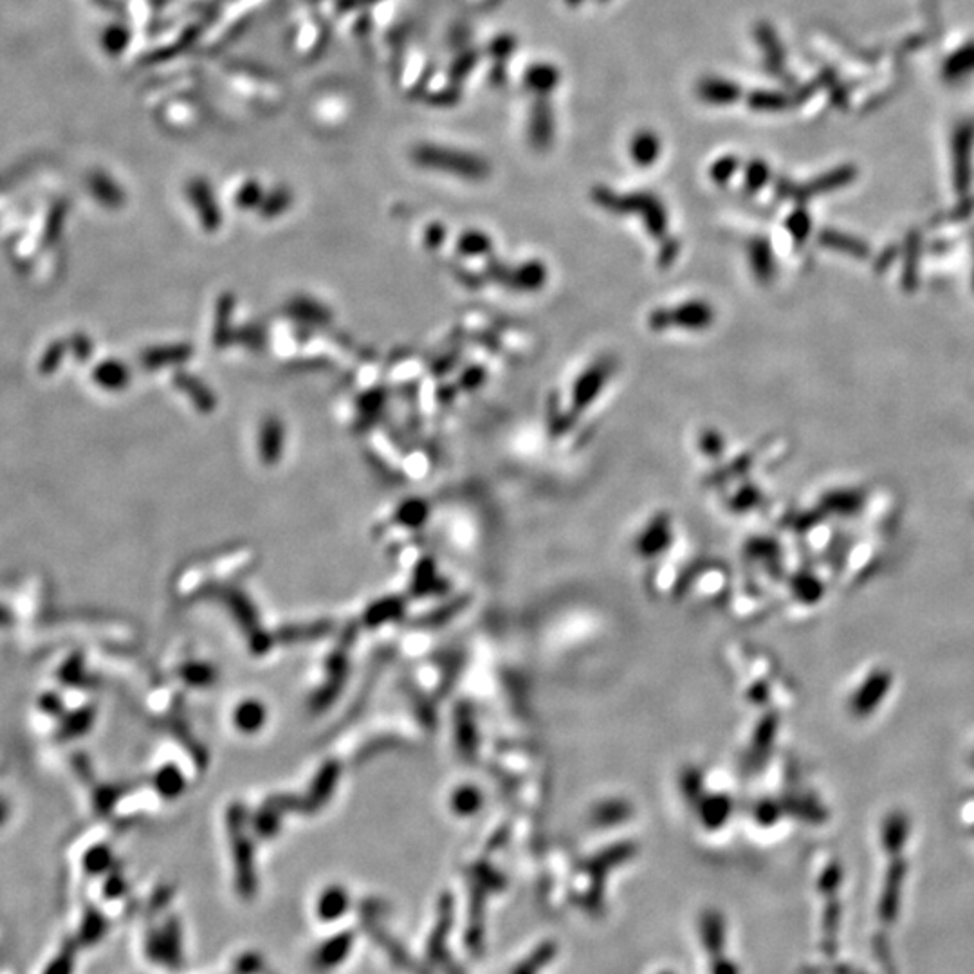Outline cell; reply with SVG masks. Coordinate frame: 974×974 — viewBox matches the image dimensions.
<instances>
[{"label": "cell", "instance_id": "cell-16", "mask_svg": "<svg viewBox=\"0 0 974 974\" xmlns=\"http://www.w3.org/2000/svg\"><path fill=\"white\" fill-rule=\"evenodd\" d=\"M175 385L195 403V407L202 412H212L215 408V398L213 394L195 378L188 374H177Z\"/></svg>", "mask_w": 974, "mask_h": 974}, {"label": "cell", "instance_id": "cell-24", "mask_svg": "<svg viewBox=\"0 0 974 974\" xmlns=\"http://www.w3.org/2000/svg\"><path fill=\"white\" fill-rule=\"evenodd\" d=\"M266 193L262 192V186L259 181H246L235 193V204L242 210H251V208H261L262 201H264Z\"/></svg>", "mask_w": 974, "mask_h": 974}, {"label": "cell", "instance_id": "cell-8", "mask_svg": "<svg viewBox=\"0 0 974 974\" xmlns=\"http://www.w3.org/2000/svg\"><path fill=\"white\" fill-rule=\"evenodd\" d=\"M529 141L531 146L538 152L549 150L555 141V113L551 103L544 96H538V100L531 107Z\"/></svg>", "mask_w": 974, "mask_h": 974}, {"label": "cell", "instance_id": "cell-23", "mask_svg": "<svg viewBox=\"0 0 974 974\" xmlns=\"http://www.w3.org/2000/svg\"><path fill=\"white\" fill-rule=\"evenodd\" d=\"M769 175H771V172H769V166H767L765 161H762V159L749 161L745 164V181H743L745 190L751 192V193L760 192L767 184Z\"/></svg>", "mask_w": 974, "mask_h": 974}, {"label": "cell", "instance_id": "cell-11", "mask_svg": "<svg viewBox=\"0 0 974 974\" xmlns=\"http://www.w3.org/2000/svg\"><path fill=\"white\" fill-rule=\"evenodd\" d=\"M285 444V428L279 418H268L262 422L259 435V451L264 464L273 466L283 455Z\"/></svg>", "mask_w": 974, "mask_h": 974}, {"label": "cell", "instance_id": "cell-26", "mask_svg": "<svg viewBox=\"0 0 974 974\" xmlns=\"http://www.w3.org/2000/svg\"><path fill=\"white\" fill-rule=\"evenodd\" d=\"M754 34H756V40L760 42V45H762V49L765 53V60L774 65L780 60V45H778V42L774 38V33L771 31L769 25L758 24L756 29H754Z\"/></svg>", "mask_w": 974, "mask_h": 974}, {"label": "cell", "instance_id": "cell-32", "mask_svg": "<svg viewBox=\"0 0 974 974\" xmlns=\"http://www.w3.org/2000/svg\"><path fill=\"white\" fill-rule=\"evenodd\" d=\"M484 379H486V370H482L480 367H471L460 376V385L466 390H475L484 383Z\"/></svg>", "mask_w": 974, "mask_h": 974}, {"label": "cell", "instance_id": "cell-31", "mask_svg": "<svg viewBox=\"0 0 974 974\" xmlns=\"http://www.w3.org/2000/svg\"><path fill=\"white\" fill-rule=\"evenodd\" d=\"M679 248H681V246H679V242H677L675 239H668V241H664V244L661 246V251H659V255H657V264H659V268H668V266H672L674 261H675V257H677V253H679Z\"/></svg>", "mask_w": 974, "mask_h": 974}, {"label": "cell", "instance_id": "cell-12", "mask_svg": "<svg viewBox=\"0 0 974 974\" xmlns=\"http://www.w3.org/2000/svg\"><path fill=\"white\" fill-rule=\"evenodd\" d=\"M663 152V141L659 134L650 129H643L634 134L630 141V157L641 168H650L655 164Z\"/></svg>", "mask_w": 974, "mask_h": 974}, {"label": "cell", "instance_id": "cell-6", "mask_svg": "<svg viewBox=\"0 0 974 974\" xmlns=\"http://www.w3.org/2000/svg\"><path fill=\"white\" fill-rule=\"evenodd\" d=\"M900 851H895V853H890L891 855V861L886 868V873H884V881H882V888H881V899H879V919L884 926H893L897 917H899V908H900V899H902V891H904V882H906V873H908V866H906V861L904 857L900 859L899 857Z\"/></svg>", "mask_w": 974, "mask_h": 974}, {"label": "cell", "instance_id": "cell-29", "mask_svg": "<svg viewBox=\"0 0 974 974\" xmlns=\"http://www.w3.org/2000/svg\"><path fill=\"white\" fill-rule=\"evenodd\" d=\"M477 62H478V54H477L475 51H469V53L462 54L460 58H457V60L453 62V65H451V69H449V76H451L453 80H457V82L464 80V78L473 71V67L477 65Z\"/></svg>", "mask_w": 974, "mask_h": 974}, {"label": "cell", "instance_id": "cell-10", "mask_svg": "<svg viewBox=\"0 0 974 974\" xmlns=\"http://www.w3.org/2000/svg\"><path fill=\"white\" fill-rule=\"evenodd\" d=\"M890 686H891V675L890 674H886V672L871 674L861 684V688L855 692V695L851 698V711L857 716L870 714L873 709H877V705L882 702V698L890 692Z\"/></svg>", "mask_w": 974, "mask_h": 974}, {"label": "cell", "instance_id": "cell-5", "mask_svg": "<svg viewBox=\"0 0 974 974\" xmlns=\"http://www.w3.org/2000/svg\"><path fill=\"white\" fill-rule=\"evenodd\" d=\"M617 370V359L614 356H601L590 367H586L572 385L570 412H585L603 392L606 383Z\"/></svg>", "mask_w": 974, "mask_h": 974}, {"label": "cell", "instance_id": "cell-7", "mask_svg": "<svg viewBox=\"0 0 974 974\" xmlns=\"http://www.w3.org/2000/svg\"><path fill=\"white\" fill-rule=\"evenodd\" d=\"M186 195H188L190 204L197 212L199 221L204 226V230L212 233L217 231L222 224V215H221V208L217 204V197L213 193L212 184L202 177H195L188 182Z\"/></svg>", "mask_w": 974, "mask_h": 974}, {"label": "cell", "instance_id": "cell-30", "mask_svg": "<svg viewBox=\"0 0 974 974\" xmlns=\"http://www.w3.org/2000/svg\"><path fill=\"white\" fill-rule=\"evenodd\" d=\"M446 239V228L438 222H433L424 231V246L428 250H438Z\"/></svg>", "mask_w": 974, "mask_h": 974}, {"label": "cell", "instance_id": "cell-1", "mask_svg": "<svg viewBox=\"0 0 974 974\" xmlns=\"http://www.w3.org/2000/svg\"><path fill=\"white\" fill-rule=\"evenodd\" d=\"M590 197L595 206L614 215H639L646 231L655 241H664L668 233V210L663 201L650 192L619 193L606 186H594Z\"/></svg>", "mask_w": 974, "mask_h": 974}, {"label": "cell", "instance_id": "cell-22", "mask_svg": "<svg viewBox=\"0 0 974 974\" xmlns=\"http://www.w3.org/2000/svg\"><path fill=\"white\" fill-rule=\"evenodd\" d=\"M289 309L292 316H298L300 320H305V321L323 323L329 320V310L314 300H296L290 303Z\"/></svg>", "mask_w": 974, "mask_h": 974}, {"label": "cell", "instance_id": "cell-2", "mask_svg": "<svg viewBox=\"0 0 974 974\" xmlns=\"http://www.w3.org/2000/svg\"><path fill=\"white\" fill-rule=\"evenodd\" d=\"M412 159L420 168L446 172L464 181H484L491 173V166L484 157L435 143H420L414 146Z\"/></svg>", "mask_w": 974, "mask_h": 974}, {"label": "cell", "instance_id": "cell-28", "mask_svg": "<svg viewBox=\"0 0 974 974\" xmlns=\"http://www.w3.org/2000/svg\"><path fill=\"white\" fill-rule=\"evenodd\" d=\"M515 51H517V38L511 34H500L489 44V54L495 60H498V64H504Z\"/></svg>", "mask_w": 974, "mask_h": 974}, {"label": "cell", "instance_id": "cell-21", "mask_svg": "<svg viewBox=\"0 0 974 974\" xmlns=\"http://www.w3.org/2000/svg\"><path fill=\"white\" fill-rule=\"evenodd\" d=\"M231 310H233V298L230 294H224L219 300V305H217V320H215V329H213L215 330V334H213L215 345L226 343V339L230 336Z\"/></svg>", "mask_w": 974, "mask_h": 974}, {"label": "cell", "instance_id": "cell-18", "mask_svg": "<svg viewBox=\"0 0 974 974\" xmlns=\"http://www.w3.org/2000/svg\"><path fill=\"white\" fill-rule=\"evenodd\" d=\"M457 250L460 255L464 257H480V255H489L491 250H493V241L487 233L484 231H478V230H467L466 233L460 235L458 242H457Z\"/></svg>", "mask_w": 974, "mask_h": 974}, {"label": "cell", "instance_id": "cell-19", "mask_svg": "<svg viewBox=\"0 0 974 974\" xmlns=\"http://www.w3.org/2000/svg\"><path fill=\"white\" fill-rule=\"evenodd\" d=\"M292 204V193L285 186H277L273 192L266 193L262 204H261V215L264 219H277L281 213H285Z\"/></svg>", "mask_w": 974, "mask_h": 974}, {"label": "cell", "instance_id": "cell-14", "mask_svg": "<svg viewBox=\"0 0 974 974\" xmlns=\"http://www.w3.org/2000/svg\"><path fill=\"white\" fill-rule=\"evenodd\" d=\"M747 255H749V266H751L754 279L762 283L771 281L774 277V255H772V248L769 241L763 237H754L749 242Z\"/></svg>", "mask_w": 974, "mask_h": 974}, {"label": "cell", "instance_id": "cell-34", "mask_svg": "<svg viewBox=\"0 0 974 974\" xmlns=\"http://www.w3.org/2000/svg\"><path fill=\"white\" fill-rule=\"evenodd\" d=\"M597 2H608V0H597Z\"/></svg>", "mask_w": 974, "mask_h": 974}, {"label": "cell", "instance_id": "cell-13", "mask_svg": "<svg viewBox=\"0 0 974 974\" xmlns=\"http://www.w3.org/2000/svg\"><path fill=\"white\" fill-rule=\"evenodd\" d=\"M559 80H561L559 69L556 65L547 64V62L533 64L524 73L526 87L536 96H544V98H547L556 89Z\"/></svg>", "mask_w": 974, "mask_h": 974}, {"label": "cell", "instance_id": "cell-33", "mask_svg": "<svg viewBox=\"0 0 974 974\" xmlns=\"http://www.w3.org/2000/svg\"><path fill=\"white\" fill-rule=\"evenodd\" d=\"M787 224H789L791 233H792L796 239H803V237L807 235L809 226H807V215H805V213H794V215H791V219H789Z\"/></svg>", "mask_w": 974, "mask_h": 974}, {"label": "cell", "instance_id": "cell-4", "mask_svg": "<svg viewBox=\"0 0 974 974\" xmlns=\"http://www.w3.org/2000/svg\"><path fill=\"white\" fill-rule=\"evenodd\" d=\"M486 277L515 292H538L547 283L549 271L547 266L536 259L515 268H509L500 261H491L486 268Z\"/></svg>", "mask_w": 974, "mask_h": 974}, {"label": "cell", "instance_id": "cell-25", "mask_svg": "<svg viewBox=\"0 0 974 974\" xmlns=\"http://www.w3.org/2000/svg\"><path fill=\"white\" fill-rule=\"evenodd\" d=\"M723 446H725V442H723V437H722V433L718 429L707 428V429L700 431V435H698V449L703 455H707L711 458L720 457L722 451H723Z\"/></svg>", "mask_w": 974, "mask_h": 974}, {"label": "cell", "instance_id": "cell-27", "mask_svg": "<svg viewBox=\"0 0 974 974\" xmlns=\"http://www.w3.org/2000/svg\"><path fill=\"white\" fill-rule=\"evenodd\" d=\"M747 103L754 111H778L785 105V100L778 93H767V91H754L749 94Z\"/></svg>", "mask_w": 974, "mask_h": 974}, {"label": "cell", "instance_id": "cell-17", "mask_svg": "<svg viewBox=\"0 0 974 974\" xmlns=\"http://www.w3.org/2000/svg\"><path fill=\"white\" fill-rule=\"evenodd\" d=\"M192 356V349L190 345H166V347H161V349H153L150 350L146 356H144V361L148 367H170V365H179V363H184L186 359H190Z\"/></svg>", "mask_w": 974, "mask_h": 974}, {"label": "cell", "instance_id": "cell-15", "mask_svg": "<svg viewBox=\"0 0 974 974\" xmlns=\"http://www.w3.org/2000/svg\"><path fill=\"white\" fill-rule=\"evenodd\" d=\"M910 835V820L904 812H891L886 816L881 829V842L886 853L902 851Z\"/></svg>", "mask_w": 974, "mask_h": 974}, {"label": "cell", "instance_id": "cell-20", "mask_svg": "<svg viewBox=\"0 0 974 974\" xmlns=\"http://www.w3.org/2000/svg\"><path fill=\"white\" fill-rule=\"evenodd\" d=\"M738 168H740V159L736 155L729 153V155H722L716 161H713L709 170H707V173H709V179L714 184L723 186L734 177Z\"/></svg>", "mask_w": 974, "mask_h": 974}, {"label": "cell", "instance_id": "cell-3", "mask_svg": "<svg viewBox=\"0 0 974 974\" xmlns=\"http://www.w3.org/2000/svg\"><path fill=\"white\" fill-rule=\"evenodd\" d=\"M716 320V310L707 300H688L675 307H657L648 314V327L654 332L668 329L705 330Z\"/></svg>", "mask_w": 974, "mask_h": 974}, {"label": "cell", "instance_id": "cell-9", "mask_svg": "<svg viewBox=\"0 0 974 974\" xmlns=\"http://www.w3.org/2000/svg\"><path fill=\"white\" fill-rule=\"evenodd\" d=\"M742 87L733 80L720 76H705L696 84V96L714 107H729L742 100Z\"/></svg>", "mask_w": 974, "mask_h": 974}]
</instances>
